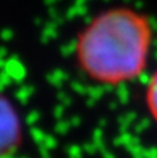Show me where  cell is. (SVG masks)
Wrapping results in <instances>:
<instances>
[{
  "instance_id": "3957f363",
  "label": "cell",
  "mask_w": 157,
  "mask_h": 158,
  "mask_svg": "<svg viewBox=\"0 0 157 158\" xmlns=\"http://www.w3.org/2000/svg\"><path fill=\"white\" fill-rule=\"evenodd\" d=\"M145 104L150 118L157 123V68L152 72L145 89Z\"/></svg>"
},
{
  "instance_id": "7a4b0ae2",
  "label": "cell",
  "mask_w": 157,
  "mask_h": 158,
  "mask_svg": "<svg viewBox=\"0 0 157 158\" xmlns=\"http://www.w3.org/2000/svg\"><path fill=\"white\" fill-rule=\"evenodd\" d=\"M21 140V117L13 101L0 92V158L13 156L18 150Z\"/></svg>"
},
{
  "instance_id": "6da1fadb",
  "label": "cell",
  "mask_w": 157,
  "mask_h": 158,
  "mask_svg": "<svg viewBox=\"0 0 157 158\" xmlns=\"http://www.w3.org/2000/svg\"><path fill=\"white\" fill-rule=\"evenodd\" d=\"M155 27L146 13L113 6L96 13L74 43L77 68L100 86L132 83L146 72L153 53Z\"/></svg>"
}]
</instances>
